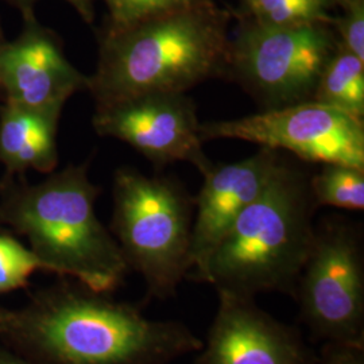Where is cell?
I'll return each instance as SVG.
<instances>
[{
  "mask_svg": "<svg viewBox=\"0 0 364 364\" xmlns=\"http://www.w3.org/2000/svg\"><path fill=\"white\" fill-rule=\"evenodd\" d=\"M4 347L41 364H170L203 346L188 326L63 284L21 308H0Z\"/></svg>",
  "mask_w": 364,
  "mask_h": 364,
  "instance_id": "6da1fadb",
  "label": "cell"
},
{
  "mask_svg": "<svg viewBox=\"0 0 364 364\" xmlns=\"http://www.w3.org/2000/svg\"><path fill=\"white\" fill-rule=\"evenodd\" d=\"M231 14L203 0L122 28L102 41L88 91L97 108L159 93H186L228 75Z\"/></svg>",
  "mask_w": 364,
  "mask_h": 364,
  "instance_id": "7a4b0ae2",
  "label": "cell"
},
{
  "mask_svg": "<svg viewBox=\"0 0 364 364\" xmlns=\"http://www.w3.org/2000/svg\"><path fill=\"white\" fill-rule=\"evenodd\" d=\"M99 188L87 165L69 166L37 185L7 183L0 223L25 236L50 273L108 294L130 272L111 234L95 212Z\"/></svg>",
  "mask_w": 364,
  "mask_h": 364,
  "instance_id": "3957f363",
  "label": "cell"
},
{
  "mask_svg": "<svg viewBox=\"0 0 364 364\" xmlns=\"http://www.w3.org/2000/svg\"><path fill=\"white\" fill-rule=\"evenodd\" d=\"M316 207L309 178L281 161L212 254L204 284L254 299L262 293L293 299L316 236Z\"/></svg>",
  "mask_w": 364,
  "mask_h": 364,
  "instance_id": "277c9868",
  "label": "cell"
},
{
  "mask_svg": "<svg viewBox=\"0 0 364 364\" xmlns=\"http://www.w3.org/2000/svg\"><path fill=\"white\" fill-rule=\"evenodd\" d=\"M195 200L178 182L119 169L114 180L112 235L129 270L153 299H171L191 270Z\"/></svg>",
  "mask_w": 364,
  "mask_h": 364,
  "instance_id": "5b68a950",
  "label": "cell"
},
{
  "mask_svg": "<svg viewBox=\"0 0 364 364\" xmlns=\"http://www.w3.org/2000/svg\"><path fill=\"white\" fill-rule=\"evenodd\" d=\"M338 46L329 25L267 27L247 19L231 38L227 76L264 109L311 102Z\"/></svg>",
  "mask_w": 364,
  "mask_h": 364,
  "instance_id": "8992f818",
  "label": "cell"
},
{
  "mask_svg": "<svg viewBox=\"0 0 364 364\" xmlns=\"http://www.w3.org/2000/svg\"><path fill=\"white\" fill-rule=\"evenodd\" d=\"M293 299L316 338L364 347L363 247L355 228L340 221L316 227Z\"/></svg>",
  "mask_w": 364,
  "mask_h": 364,
  "instance_id": "52a82bcc",
  "label": "cell"
},
{
  "mask_svg": "<svg viewBox=\"0 0 364 364\" xmlns=\"http://www.w3.org/2000/svg\"><path fill=\"white\" fill-rule=\"evenodd\" d=\"M203 141L237 139L287 150L308 162L364 169V122L316 102L264 109L257 115L200 123Z\"/></svg>",
  "mask_w": 364,
  "mask_h": 364,
  "instance_id": "ba28073f",
  "label": "cell"
},
{
  "mask_svg": "<svg viewBox=\"0 0 364 364\" xmlns=\"http://www.w3.org/2000/svg\"><path fill=\"white\" fill-rule=\"evenodd\" d=\"M93 126L159 165L189 162L201 174L213 165L203 150L196 105L186 93L146 95L97 108Z\"/></svg>",
  "mask_w": 364,
  "mask_h": 364,
  "instance_id": "9c48e42d",
  "label": "cell"
},
{
  "mask_svg": "<svg viewBox=\"0 0 364 364\" xmlns=\"http://www.w3.org/2000/svg\"><path fill=\"white\" fill-rule=\"evenodd\" d=\"M218 293V309L193 364H316L301 332L262 309L254 297Z\"/></svg>",
  "mask_w": 364,
  "mask_h": 364,
  "instance_id": "30bf717a",
  "label": "cell"
},
{
  "mask_svg": "<svg viewBox=\"0 0 364 364\" xmlns=\"http://www.w3.org/2000/svg\"><path fill=\"white\" fill-rule=\"evenodd\" d=\"M23 14L25 28L19 38L0 45V85L9 105L60 117L73 93L88 90V77L66 60L31 11Z\"/></svg>",
  "mask_w": 364,
  "mask_h": 364,
  "instance_id": "8fae6325",
  "label": "cell"
},
{
  "mask_svg": "<svg viewBox=\"0 0 364 364\" xmlns=\"http://www.w3.org/2000/svg\"><path fill=\"white\" fill-rule=\"evenodd\" d=\"M277 150L260 147L254 156L212 165L195 198V219L188 278L204 282L209 259L239 215L264 191L281 164Z\"/></svg>",
  "mask_w": 364,
  "mask_h": 364,
  "instance_id": "7c38bea8",
  "label": "cell"
},
{
  "mask_svg": "<svg viewBox=\"0 0 364 364\" xmlns=\"http://www.w3.org/2000/svg\"><path fill=\"white\" fill-rule=\"evenodd\" d=\"M312 100L363 119V60L338 45L320 76Z\"/></svg>",
  "mask_w": 364,
  "mask_h": 364,
  "instance_id": "4fadbf2b",
  "label": "cell"
},
{
  "mask_svg": "<svg viewBox=\"0 0 364 364\" xmlns=\"http://www.w3.org/2000/svg\"><path fill=\"white\" fill-rule=\"evenodd\" d=\"M248 19L260 26L301 27L329 25L332 0H243Z\"/></svg>",
  "mask_w": 364,
  "mask_h": 364,
  "instance_id": "5bb4252c",
  "label": "cell"
},
{
  "mask_svg": "<svg viewBox=\"0 0 364 364\" xmlns=\"http://www.w3.org/2000/svg\"><path fill=\"white\" fill-rule=\"evenodd\" d=\"M309 189L317 207H332L344 210L364 209V169L328 164L312 178Z\"/></svg>",
  "mask_w": 364,
  "mask_h": 364,
  "instance_id": "9a60e30c",
  "label": "cell"
},
{
  "mask_svg": "<svg viewBox=\"0 0 364 364\" xmlns=\"http://www.w3.org/2000/svg\"><path fill=\"white\" fill-rule=\"evenodd\" d=\"M57 122V115L33 112L7 103L0 111V162L9 169L15 156L28 144L55 134Z\"/></svg>",
  "mask_w": 364,
  "mask_h": 364,
  "instance_id": "2e32d148",
  "label": "cell"
},
{
  "mask_svg": "<svg viewBox=\"0 0 364 364\" xmlns=\"http://www.w3.org/2000/svg\"><path fill=\"white\" fill-rule=\"evenodd\" d=\"M36 272L50 273V269L30 248L0 232V294L27 287Z\"/></svg>",
  "mask_w": 364,
  "mask_h": 364,
  "instance_id": "e0dca14e",
  "label": "cell"
},
{
  "mask_svg": "<svg viewBox=\"0 0 364 364\" xmlns=\"http://www.w3.org/2000/svg\"><path fill=\"white\" fill-rule=\"evenodd\" d=\"M109 11L111 27L122 28L161 14L188 7L203 0H103Z\"/></svg>",
  "mask_w": 364,
  "mask_h": 364,
  "instance_id": "ac0fdd59",
  "label": "cell"
},
{
  "mask_svg": "<svg viewBox=\"0 0 364 364\" xmlns=\"http://www.w3.org/2000/svg\"><path fill=\"white\" fill-rule=\"evenodd\" d=\"M340 16H333V28L338 45L364 61V0H356L341 9Z\"/></svg>",
  "mask_w": 364,
  "mask_h": 364,
  "instance_id": "d6986e66",
  "label": "cell"
},
{
  "mask_svg": "<svg viewBox=\"0 0 364 364\" xmlns=\"http://www.w3.org/2000/svg\"><path fill=\"white\" fill-rule=\"evenodd\" d=\"M316 364H364V347L324 343L323 351L318 355Z\"/></svg>",
  "mask_w": 364,
  "mask_h": 364,
  "instance_id": "ffe728a7",
  "label": "cell"
},
{
  "mask_svg": "<svg viewBox=\"0 0 364 364\" xmlns=\"http://www.w3.org/2000/svg\"><path fill=\"white\" fill-rule=\"evenodd\" d=\"M13 1L23 10V13H26V11H31V6L34 4L36 0H13ZM65 1H68L81 15V18L85 22L91 23L95 16L93 0H65Z\"/></svg>",
  "mask_w": 364,
  "mask_h": 364,
  "instance_id": "44dd1931",
  "label": "cell"
},
{
  "mask_svg": "<svg viewBox=\"0 0 364 364\" xmlns=\"http://www.w3.org/2000/svg\"><path fill=\"white\" fill-rule=\"evenodd\" d=\"M0 364H41L11 351L7 347H0Z\"/></svg>",
  "mask_w": 364,
  "mask_h": 364,
  "instance_id": "7402d4cb",
  "label": "cell"
},
{
  "mask_svg": "<svg viewBox=\"0 0 364 364\" xmlns=\"http://www.w3.org/2000/svg\"><path fill=\"white\" fill-rule=\"evenodd\" d=\"M332 1L335 3V6H338L340 9H346V7H348L350 4H352L356 0H332Z\"/></svg>",
  "mask_w": 364,
  "mask_h": 364,
  "instance_id": "603a6c76",
  "label": "cell"
},
{
  "mask_svg": "<svg viewBox=\"0 0 364 364\" xmlns=\"http://www.w3.org/2000/svg\"><path fill=\"white\" fill-rule=\"evenodd\" d=\"M3 43V41H1V30H0V45Z\"/></svg>",
  "mask_w": 364,
  "mask_h": 364,
  "instance_id": "cb8c5ba5",
  "label": "cell"
}]
</instances>
